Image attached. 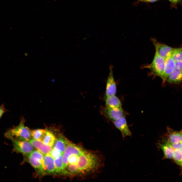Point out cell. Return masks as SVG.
<instances>
[{
	"label": "cell",
	"mask_w": 182,
	"mask_h": 182,
	"mask_svg": "<svg viewBox=\"0 0 182 182\" xmlns=\"http://www.w3.org/2000/svg\"><path fill=\"white\" fill-rule=\"evenodd\" d=\"M43 154L38 150H33L29 155L28 160L31 165L42 174H45L43 167Z\"/></svg>",
	"instance_id": "277c9868"
},
{
	"label": "cell",
	"mask_w": 182,
	"mask_h": 182,
	"mask_svg": "<svg viewBox=\"0 0 182 182\" xmlns=\"http://www.w3.org/2000/svg\"><path fill=\"white\" fill-rule=\"evenodd\" d=\"M46 132V129H38L31 130V134L33 139L42 142Z\"/></svg>",
	"instance_id": "d6986e66"
},
{
	"label": "cell",
	"mask_w": 182,
	"mask_h": 182,
	"mask_svg": "<svg viewBox=\"0 0 182 182\" xmlns=\"http://www.w3.org/2000/svg\"><path fill=\"white\" fill-rule=\"evenodd\" d=\"M171 57L176 62L182 60V48H174Z\"/></svg>",
	"instance_id": "7402d4cb"
},
{
	"label": "cell",
	"mask_w": 182,
	"mask_h": 182,
	"mask_svg": "<svg viewBox=\"0 0 182 182\" xmlns=\"http://www.w3.org/2000/svg\"><path fill=\"white\" fill-rule=\"evenodd\" d=\"M25 121L22 118L18 125L6 131L4 134L5 137L10 140L14 139L28 142L32 138L31 130L25 126Z\"/></svg>",
	"instance_id": "7a4b0ae2"
},
{
	"label": "cell",
	"mask_w": 182,
	"mask_h": 182,
	"mask_svg": "<svg viewBox=\"0 0 182 182\" xmlns=\"http://www.w3.org/2000/svg\"><path fill=\"white\" fill-rule=\"evenodd\" d=\"M101 161L97 154L84 149L80 154L77 165L79 176L95 172L99 168Z\"/></svg>",
	"instance_id": "6da1fadb"
},
{
	"label": "cell",
	"mask_w": 182,
	"mask_h": 182,
	"mask_svg": "<svg viewBox=\"0 0 182 182\" xmlns=\"http://www.w3.org/2000/svg\"><path fill=\"white\" fill-rule=\"evenodd\" d=\"M62 155L54 159V164L56 173L62 174L64 167L62 162Z\"/></svg>",
	"instance_id": "ffe728a7"
},
{
	"label": "cell",
	"mask_w": 182,
	"mask_h": 182,
	"mask_svg": "<svg viewBox=\"0 0 182 182\" xmlns=\"http://www.w3.org/2000/svg\"><path fill=\"white\" fill-rule=\"evenodd\" d=\"M6 111V110L4 105L0 106V119Z\"/></svg>",
	"instance_id": "d4e9b609"
},
{
	"label": "cell",
	"mask_w": 182,
	"mask_h": 182,
	"mask_svg": "<svg viewBox=\"0 0 182 182\" xmlns=\"http://www.w3.org/2000/svg\"><path fill=\"white\" fill-rule=\"evenodd\" d=\"M176 68V61L171 56L165 59V65L164 73L161 78L163 82L166 80L169 75Z\"/></svg>",
	"instance_id": "8fae6325"
},
{
	"label": "cell",
	"mask_w": 182,
	"mask_h": 182,
	"mask_svg": "<svg viewBox=\"0 0 182 182\" xmlns=\"http://www.w3.org/2000/svg\"><path fill=\"white\" fill-rule=\"evenodd\" d=\"M103 112L112 121L119 120L124 116L123 110L121 107L108 108L105 107L103 109Z\"/></svg>",
	"instance_id": "ba28073f"
},
{
	"label": "cell",
	"mask_w": 182,
	"mask_h": 182,
	"mask_svg": "<svg viewBox=\"0 0 182 182\" xmlns=\"http://www.w3.org/2000/svg\"><path fill=\"white\" fill-rule=\"evenodd\" d=\"M54 159L50 153L45 155L43 158V167L45 174L56 173Z\"/></svg>",
	"instance_id": "30bf717a"
},
{
	"label": "cell",
	"mask_w": 182,
	"mask_h": 182,
	"mask_svg": "<svg viewBox=\"0 0 182 182\" xmlns=\"http://www.w3.org/2000/svg\"><path fill=\"white\" fill-rule=\"evenodd\" d=\"M50 154L54 160L58 158L63 154L60 151L54 148H53Z\"/></svg>",
	"instance_id": "603a6c76"
},
{
	"label": "cell",
	"mask_w": 182,
	"mask_h": 182,
	"mask_svg": "<svg viewBox=\"0 0 182 182\" xmlns=\"http://www.w3.org/2000/svg\"><path fill=\"white\" fill-rule=\"evenodd\" d=\"M109 69V74L106 82V97L115 95L117 91L116 85L113 77L112 68L111 65L110 66Z\"/></svg>",
	"instance_id": "52a82bcc"
},
{
	"label": "cell",
	"mask_w": 182,
	"mask_h": 182,
	"mask_svg": "<svg viewBox=\"0 0 182 182\" xmlns=\"http://www.w3.org/2000/svg\"><path fill=\"white\" fill-rule=\"evenodd\" d=\"M106 107L108 108H121L122 104L119 99L115 95L106 97Z\"/></svg>",
	"instance_id": "9a60e30c"
},
{
	"label": "cell",
	"mask_w": 182,
	"mask_h": 182,
	"mask_svg": "<svg viewBox=\"0 0 182 182\" xmlns=\"http://www.w3.org/2000/svg\"><path fill=\"white\" fill-rule=\"evenodd\" d=\"M171 2L174 3H176L179 0H169Z\"/></svg>",
	"instance_id": "83f0119b"
},
{
	"label": "cell",
	"mask_w": 182,
	"mask_h": 182,
	"mask_svg": "<svg viewBox=\"0 0 182 182\" xmlns=\"http://www.w3.org/2000/svg\"><path fill=\"white\" fill-rule=\"evenodd\" d=\"M68 140L63 136L60 135L57 139L54 145V148L63 154L66 146Z\"/></svg>",
	"instance_id": "ac0fdd59"
},
{
	"label": "cell",
	"mask_w": 182,
	"mask_h": 182,
	"mask_svg": "<svg viewBox=\"0 0 182 182\" xmlns=\"http://www.w3.org/2000/svg\"><path fill=\"white\" fill-rule=\"evenodd\" d=\"M158 147L161 149L164 154V158H165L171 159L173 157L174 149L164 141L163 143H158Z\"/></svg>",
	"instance_id": "2e32d148"
},
{
	"label": "cell",
	"mask_w": 182,
	"mask_h": 182,
	"mask_svg": "<svg viewBox=\"0 0 182 182\" xmlns=\"http://www.w3.org/2000/svg\"><path fill=\"white\" fill-rule=\"evenodd\" d=\"M166 81L171 84L182 82V70L176 68L168 76Z\"/></svg>",
	"instance_id": "5bb4252c"
},
{
	"label": "cell",
	"mask_w": 182,
	"mask_h": 182,
	"mask_svg": "<svg viewBox=\"0 0 182 182\" xmlns=\"http://www.w3.org/2000/svg\"><path fill=\"white\" fill-rule=\"evenodd\" d=\"M156 0H140L142 1L146 2H153L156 1Z\"/></svg>",
	"instance_id": "4316f807"
},
{
	"label": "cell",
	"mask_w": 182,
	"mask_h": 182,
	"mask_svg": "<svg viewBox=\"0 0 182 182\" xmlns=\"http://www.w3.org/2000/svg\"><path fill=\"white\" fill-rule=\"evenodd\" d=\"M112 121L116 127L121 131L123 137L131 135V132L124 117L119 120Z\"/></svg>",
	"instance_id": "9c48e42d"
},
{
	"label": "cell",
	"mask_w": 182,
	"mask_h": 182,
	"mask_svg": "<svg viewBox=\"0 0 182 182\" xmlns=\"http://www.w3.org/2000/svg\"><path fill=\"white\" fill-rule=\"evenodd\" d=\"M164 141L174 150L175 149H182V142L174 144L170 143L166 140H164Z\"/></svg>",
	"instance_id": "cb8c5ba5"
},
{
	"label": "cell",
	"mask_w": 182,
	"mask_h": 182,
	"mask_svg": "<svg viewBox=\"0 0 182 182\" xmlns=\"http://www.w3.org/2000/svg\"><path fill=\"white\" fill-rule=\"evenodd\" d=\"M10 140L12 142L14 152L26 155H29L33 151L34 147L28 141L14 139Z\"/></svg>",
	"instance_id": "5b68a950"
},
{
	"label": "cell",
	"mask_w": 182,
	"mask_h": 182,
	"mask_svg": "<svg viewBox=\"0 0 182 182\" xmlns=\"http://www.w3.org/2000/svg\"><path fill=\"white\" fill-rule=\"evenodd\" d=\"M172 158L176 164L182 166V149H175Z\"/></svg>",
	"instance_id": "44dd1931"
},
{
	"label": "cell",
	"mask_w": 182,
	"mask_h": 182,
	"mask_svg": "<svg viewBox=\"0 0 182 182\" xmlns=\"http://www.w3.org/2000/svg\"><path fill=\"white\" fill-rule=\"evenodd\" d=\"M28 142L34 147L44 155L50 153L53 149V147L47 145L42 142L33 139H30Z\"/></svg>",
	"instance_id": "7c38bea8"
},
{
	"label": "cell",
	"mask_w": 182,
	"mask_h": 182,
	"mask_svg": "<svg viewBox=\"0 0 182 182\" xmlns=\"http://www.w3.org/2000/svg\"><path fill=\"white\" fill-rule=\"evenodd\" d=\"M176 68L182 70V60L176 62Z\"/></svg>",
	"instance_id": "484cf974"
},
{
	"label": "cell",
	"mask_w": 182,
	"mask_h": 182,
	"mask_svg": "<svg viewBox=\"0 0 182 182\" xmlns=\"http://www.w3.org/2000/svg\"><path fill=\"white\" fill-rule=\"evenodd\" d=\"M165 62V59L155 52L151 63L144 67L150 70L154 75L161 78L164 72Z\"/></svg>",
	"instance_id": "3957f363"
},
{
	"label": "cell",
	"mask_w": 182,
	"mask_h": 182,
	"mask_svg": "<svg viewBox=\"0 0 182 182\" xmlns=\"http://www.w3.org/2000/svg\"><path fill=\"white\" fill-rule=\"evenodd\" d=\"M155 47V52L165 59L171 56L174 48L158 42L155 39H152Z\"/></svg>",
	"instance_id": "8992f818"
},
{
	"label": "cell",
	"mask_w": 182,
	"mask_h": 182,
	"mask_svg": "<svg viewBox=\"0 0 182 182\" xmlns=\"http://www.w3.org/2000/svg\"><path fill=\"white\" fill-rule=\"evenodd\" d=\"M56 139L55 134L52 130L50 129H46L42 142L47 145L53 147Z\"/></svg>",
	"instance_id": "e0dca14e"
},
{
	"label": "cell",
	"mask_w": 182,
	"mask_h": 182,
	"mask_svg": "<svg viewBox=\"0 0 182 182\" xmlns=\"http://www.w3.org/2000/svg\"><path fill=\"white\" fill-rule=\"evenodd\" d=\"M168 130L167 141L174 144L182 142V130L176 131L169 128Z\"/></svg>",
	"instance_id": "4fadbf2b"
}]
</instances>
